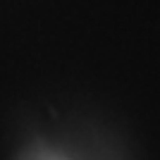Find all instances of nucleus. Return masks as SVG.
I'll return each mask as SVG.
<instances>
[]
</instances>
